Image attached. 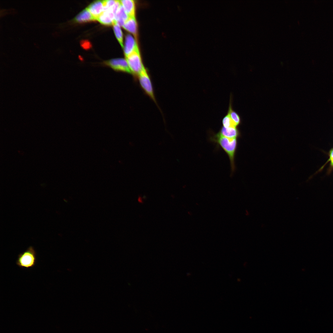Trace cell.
<instances>
[{
  "label": "cell",
  "mask_w": 333,
  "mask_h": 333,
  "mask_svg": "<svg viewBox=\"0 0 333 333\" xmlns=\"http://www.w3.org/2000/svg\"><path fill=\"white\" fill-rule=\"evenodd\" d=\"M137 80L145 93L154 101L160 110L155 97L151 76L145 67L138 76Z\"/></svg>",
  "instance_id": "7a4b0ae2"
},
{
  "label": "cell",
  "mask_w": 333,
  "mask_h": 333,
  "mask_svg": "<svg viewBox=\"0 0 333 333\" xmlns=\"http://www.w3.org/2000/svg\"><path fill=\"white\" fill-rule=\"evenodd\" d=\"M126 60L131 74L133 76L134 80L137 81L138 76L145 67L142 62L139 50L134 51L126 57Z\"/></svg>",
  "instance_id": "3957f363"
},
{
  "label": "cell",
  "mask_w": 333,
  "mask_h": 333,
  "mask_svg": "<svg viewBox=\"0 0 333 333\" xmlns=\"http://www.w3.org/2000/svg\"><path fill=\"white\" fill-rule=\"evenodd\" d=\"M129 17V16L121 4L119 9L115 15L114 23H116L120 26H123Z\"/></svg>",
  "instance_id": "4fadbf2b"
},
{
  "label": "cell",
  "mask_w": 333,
  "mask_h": 333,
  "mask_svg": "<svg viewBox=\"0 0 333 333\" xmlns=\"http://www.w3.org/2000/svg\"><path fill=\"white\" fill-rule=\"evenodd\" d=\"M124 50L126 57L133 52L139 50L137 43L135 38L132 35L127 34L125 37Z\"/></svg>",
  "instance_id": "8992f818"
},
{
  "label": "cell",
  "mask_w": 333,
  "mask_h": 333,
  "mask_svg": "<svg viewBox=\"0 0 333 333\" xmlns=\"http://www.w3.org/2000/svg\"><path fill=\"white\" fill-rule=\"evenodd\" d=\"M329 156V158L327 162L330 161L331 162V165L333 166V148L331 149L330 151Z\"/></svg>",
  "instance_id": "d6986e66"
},
{
  "label": "cell",
  "mask_w": 333,
  "mask_h": 333,
  "mask_svg": "<svg viewBox=\"0 0 333 333\" xmlns=\"http://www.w3.org/2000/svg\"><path fill=\"white\" fill-rule=\"evenodd\" d=\"M210 139L211 141L219 145L227 154L230 160L232 171L233 172L235 169L234 158L237 145V138H227L218 133Z\"/></svg>",
  "instance_id": "6da1fadb"
},
{
  "label": "cell",
  "mask_w": 333,
  "mask_h": 333,
  "mask_svg": "<svg viewBox=\"0 0 333 333\" xmlns=\"http://www.w3.org/2000/svg\"><path fill=\"white\" fill-rule=\"evenodd\" d=\"M232 97L231 94L229 105L227 113L229 115L232 120L238 126L240 124L241 120L239 115L232 108Z\"/></svg>",
  "instance_id": "5bb4252c"
},
{
  "label": "cell",
  "mask_w": 333,
  "mask_h": 333,
  "mask_svg": "<svg viewBox=\"0 0 333 333\" xmlns=\"http://www.w3.org/2000/svg\"><path fill=\"white\" fill-rule=\"evenodd\" d=\"M116 1L117 0H112L103 1V11L110 10L114 5Z\"/></svg>",
  "instance_id": "e0dca14e"
},
{
  "label": "cell",
  "mask_w": 333,
  "mask_h": 333,
  "mask_svg": "<svg viewBox=\"0 0 333 333\" xmlns=\"http://www.w3.org/2000/svg\"><path fill=\"white\" fill-rule=\"evenodd\" d=\"M103 64L111 68L116 72L131 74L128 63L125 59H113L104 61Z\"/></svg>",
  "instance_id": "5b68a950"
},
{
  "label": "cell",
  "mask_w": 333,
  "mask_h": 333,
  "mask_svg": "<svg viewBox=\"0 0 333 333\" xmlns=\"http://www.w3.org/2000/svg\"><path fill=\"white\" fill-rule=\"evenodd\" d=\"M218 133L224 137L231 138H237L240 135L237 128H226L222 126Z\"/></svg>",
  "instance_id": "30bf717a"
},
{
  "label": "cell",
  "mask_w": 333,
  "mask_h": 333,
  "mask_svg": "<svg viewBox=\"0 0 333 333\" xmlns=\"http://www.w3.org/2000/svg\"><path fill=\"white\" fill-rule=\"evenodd\" d=\"M36 252L31 246L18 256L16 265L22 268H29L35 266L36 262Z\"/></svg>",
  "instance_id": "277c9868"
},
{
  "label": "cell",
  "mask_w": 333,
  "mask_h": 333,
  "mask_svg": "<svg viewBox=\"0 0 333 333\" xmlns=\"http://www.w3.org/2000/svg\"><path fill=\"white\" fill-rule=\"evenodd\" d=\"M81 46L84 49L89 48L91 47V44L89 41L87 40H83L81 42Z\"/></svg>",
  "instance_id": "ac0fdd59"
},
{
  "label": "cell",
  "mask_w": 333,
  "mask_h": 333,
  "mask_svg": "<svg viewBox=\"0 0 333 333\" xmlns=\"http://www.w3.org/2000/svg\"><path fill=\"white\" fill-rule=\"evenodd\" d=\"M92 15L96 19L103 11V1H96L90 4L87 8Z\"/></svg>",
  "instance_id": "ba28073f"
},
{
  "label": "cell",
  "mask_w": 333,
  "mask_h": 333,
  "mask_svg": "<svg viewBox=\"0 0 333 333\" xmlns=\"http://www.w3.org/2000/svg\"><path fill=\"white\" fill-rule=\"evenodd\" d=\"M129 17H135V4L133 0H122L120 1Z\"/></svg>",
  "instance_id": "8fae6325"
},
{
  "label": "cell",
  "mask_w": 333,
  "mask_h": 333,
  "mask_svg": "<svg viewBox=\"0 0 333 333\" xmlns=\"http://www.w3.org/2000/svg\"><path fill=\"white\" fill-rule=\"evenodd\" d=\"M222 122V125L224 127L226 128L237 127L227 113L223 118Z\"/></svg>",
  "instance_id": "2e32d148"
},
{
  "label": "cell",
  "mask_w": 333,
  "mask_h": 333,
  "mask_svg": "<svg viewBox=\"0 0 333 333\" xmlns=\"http://www.w3.org/2000/svg\"><path fill=\"white\" fill-rule=\"evenodd\" d=\"M113 25V30L116 37L121 47H124L123 33L120 26L116 23H114Z\"/></svg>",
  "instance_id": "9a60e30c"
},
{
  "label": "cell",
  "mask_w": 333,
  "mask_h": 333,
  "mask_svg": "<svg viewBox=\"0 0 333 333\" xmlns=\"http://www.w3.org/2000/svg\"><path fill=\"white\" fill-rule=\"evenodd\" d=\"M96 20V19L87 8L83 10L74 18L75 22L80 23L94 21Z\"/></svg>",
  "instance_id": "9c48e42d"
},
{
  "label": "cell",
  "mask_w": 333,
  "mask_h": 333,
  "mask_svg": "<svg viewBox=\"0 0 333 333\" xmlns=\"http://www.w3.org/2000/svg\"><path fill=\"white\" fill-rule=\"evenodd\" d=\"M125 30L136 37L137 35V23L135 17H129L123 26Z\"/></svg>",
  "instance_id": "7c38bea8"
},
{
  "label": "cell",
  "mask_w": 333,
  "mask_h": 333,
  "mask_svg": "<svg viewBox=\"0 0 333 333\" xmlns=\"http://www.w3.org/2000/svg\"><path fill=\"white\" fill-rule=\"evenodd\" d=\"M97 20L105 25H113L115 23L114 15L110 10L104 11L97 18Z\"/></svg>",
  "instance_id": "52a82bcc"
}]
</instances>
